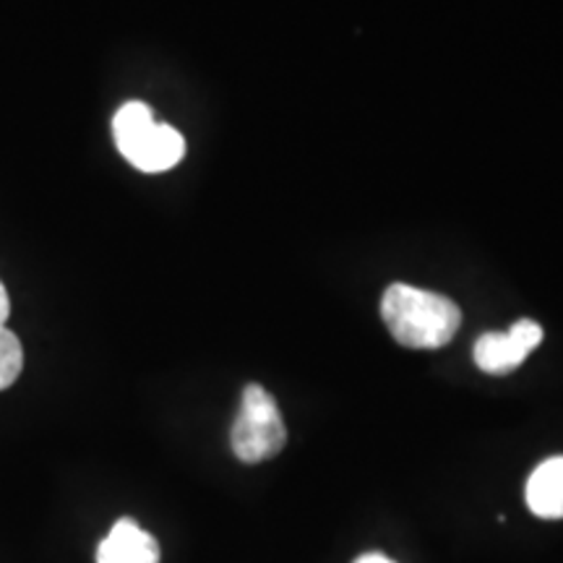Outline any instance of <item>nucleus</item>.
Segmentation results:
<instances>
[{"label":"nucleus","instance_id":"nucleus-1","mask_svg":"<svg viewBox=\"0 0 563 563\" xmlns=\"http://www.w3.org/2000/svg\"><path fill=\"white\" fill-rule=\"evenodd\" d=\"M382 316L394 340L410 350H439L462 327V311L452 298L402 282H394L384 292Z\"/></svg>","mask_w":563,"mask_h":563},{"label":"nucleus","instance_id":"nucleus-7","mask_svg":"<svg viewBox=\"0 0 563 563\" xmlns=\"http://www.w3.org/2000/svg\"><path fill=\"white\" fill-rule=\"evenodd\" d=\"M21 368H24V350H21L19 336L0 327V391L16 382Z\"/></svg>","mask_w":563,"mask_h":563},{"label":"nucleus","instance_id":"nucleus-5","mask_svg":"<svg viewBox=\"0 0 563 563\" xmlns=\"http://www.w3.org/2000/svg\"><path fill=\"white\" fill-rule=\"evenodd\" d=\"M97 563H159V545L133 519H118L97 548Z\"/></svg>","mask_w":563,"mask_h":563},{"label":"nucleus","instance_id":"nucleus-3","mask_svg":"<svg viewBox=\"0 0 563 563\" xmlns=\"http://www.w3.org/2000/svg\"><path fill=\"white\" fill-rule=\"evenodd\" d=\"M287 443V428L272 394L258 384L243 389L241 410L232 422L230 446L245 464L266 462L277 456Z\"/></svg>","mask_w":563,"mask_h":563},{"label":"nucleus","instance_id":"nucleus-4","mask_svg":"<svg viewBox=\"0 0 563 563\" xmlns=\"http://www.w3.org/2000/svg\"><path fill=\"white\" fill-rule=\"evenodd\" d=\"M543 342V327L522 319L509 332H488L475 342V363L490 376H506L527 361V355Z\"/></svg>","mask_w":563,"mask_h":563},{"label":"nucleus","instance_id":"nucleus-9","mask_svg":"<svg viewBox=\"0 0 563 563\" xmlns=\"http://www.w3.org/2000/svg\"><path fill=\"white\" fill-rule=\"evenodd\" d=\"M355 563H394V561L386 559V555H382V553H365Z\"/></svg>","mask_w":563,"mask_h":563},{"label":"nucleus","instance_id":"nucleus-2","mask_svg":"<svg viewBox=\"0 0 563 563\" xmlns=\"http://www.w3.org/2000/svg\"><path fill=\"white\" fill-rule=\"evenodd\" d=\"M112 136L118 152L141 173H165L186 154V141L173 125L154 121L144 102H125L112 118Z\"/></svg>","mask_w":563,"mask_h":563},{"label":"nucleus","instance_id":"nucleus-6","mask_svg":"<svg viewBox=\"0 0 563 563\" xmlns=\"http://www.w3.org/2000/svg\"><path fill=\"white\" fill-rule=\"evenodd\" d=\"M525 498L534 517L563 519V456H551L534 467Z\"/></svg>","mask_w":563,"mask_h":563},{"label":"nucleus","instance_id":"nucleus-8","mask_svg":"<svg viewBox=\"0 0 563 563\" xmlns=\"http://www.w3.org/2000/svg\"><path fill=\"white\" fill-rule=\"evenodd\" d=\"M9 313H11V300H9V292H5L3 282H0V327L9 321Z\"/></svg>","mask_w":563,"mask_h":563}]
</instances>
